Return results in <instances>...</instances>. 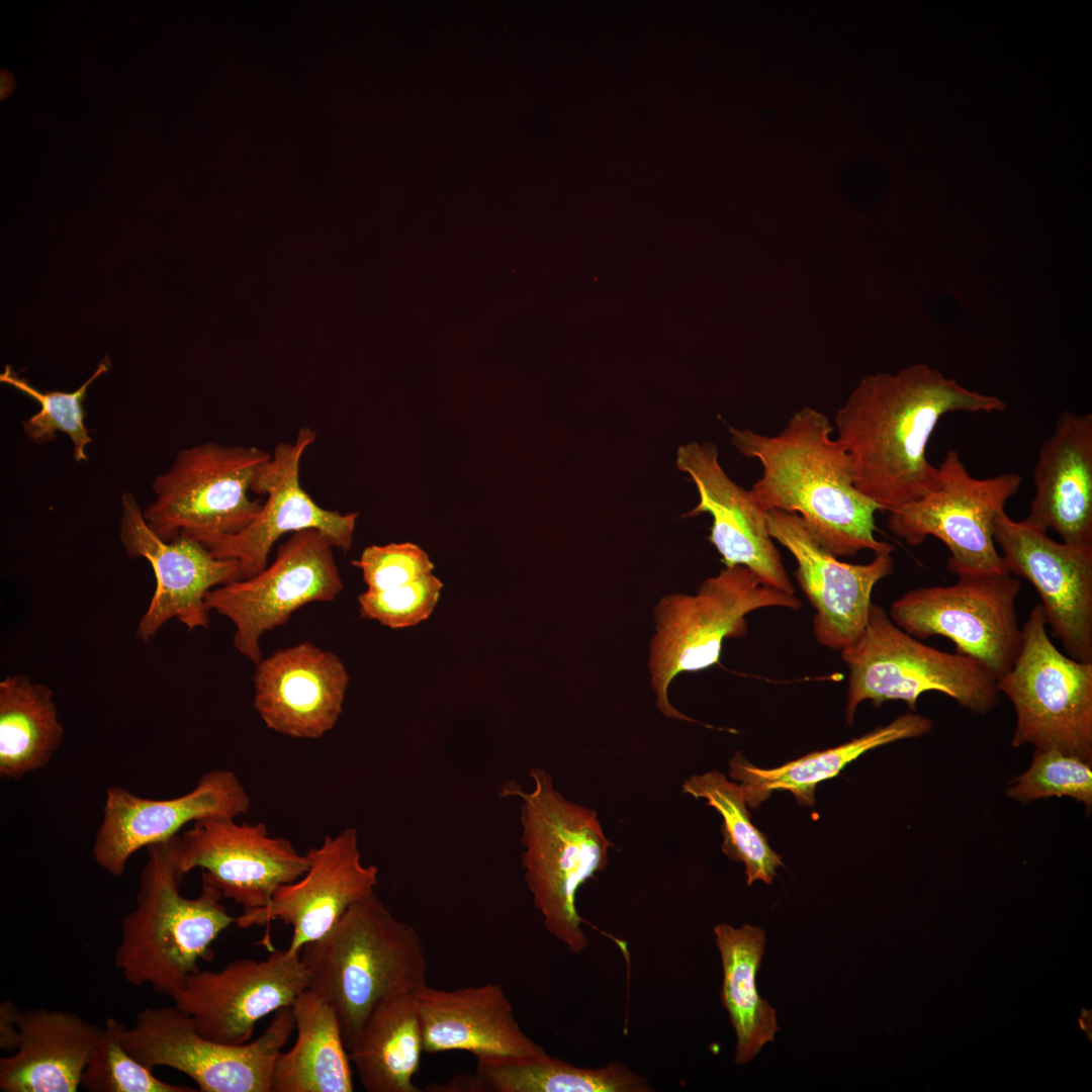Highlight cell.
<instances>
[{
    "label": "cell",
    "instance_id": "1",
    "mask_svg": "<svg viewBox=\"0 0 1092 1092\" xmlns=\"http://www.w3.org/2000/svg\"><path fill=\"white\" fill-rule=\"evenodd\" d=\"M1007 403L915 363L892 374L863 377L835 415L837 440L850 462L854 485L891 511L939 485L927 446L947 414L1003 412Z\"/></svg>",
    "mask_w": 1092,
    "mask_h": 1092
},
{
    "label": "cell",
    "instance_id": "2",
    "mask_svg": "<svg viewBox=\"0 0 1092 1092\" xmlns=\"http://www.w3.org/2000/svg\"><path fill=\"white\" fill-rule=\"evenodd\" d=\"M729 432L738 452L761 465L750 492L763 510L798 514L837 557L895 550L876 539L875 513L882 509L855 487L847 454L831 437L825 414L802 407L770 436L750 429Z\"/></svg>",
    "mask_w": 1092,
    "mask_h": 1092
},
{
    "label": "cell",
    "instance_id": "3",
    "mask_svg": "<svg viewBox=\"0 0 1092 1092\" xmlns=\"http://www.w3.org/2000/svg\"><path fill=\"white\" fill-rule=\"evenodd\" d=\"M300 959L307 988L336 1011L348 1051L378 1004L427 985L419 932L376 894L350 906L329 932L302 947Z\"/></svg>",
    "mask_w": 1092,
    "mask_h": 1092
},
{
    "label": "cell",
    "instance_id": "4",
    "mask_svg": "<svg viewBox=\"0 0 1092 1092\" xmlns=\"http://www.w3.org/2000/svg\"><path fill=\"white\" fill-rule=\"evenodd\" d=\"M136 904L121 920L114 965L132 986L151 985L172 996L199 961H210L218 935L236 923L219 890L202 882L200 895L180 893L179 834L149 845Z\"/></svg>",
    "mask_w": 1092,
    "mask_h": 1092
},
{
    "label": "cell",
    "instance_id": "5",
    "mask_svg": "<svg viewBox=\"0 0 1092 1092\" xmlns=\"http://www.w3.org/2000/svg\"><path fill=\"white\" fill-rule=\"evenodd\" d=\"M533 788L514 782L502 796L519 797L523 868L533 903L547 931L574 953L588 944L576 908L578 889L606 869L612 842L594 809L565 798L542 768L530 770Z\"/></svg>",
    "mask_w": 1092,
    "mask_h": 1092
},
{
    "label": "cell",
    "instance_id": "6",
    "mask_svg": "<svg viewBox=\"0 0 1092 1092\" xmlns=\"http://www.w3.org/2000/svg\"><path fill=\"white\" fill-rule=\"evenodd\" d=\"M795 596L765 584L742 565L725 566L705 579L694 595L669 594L653 608L654 633L648 669L655 703L663 716L696 722L668 699L673 679L720 661L723 642L747 633L746 616L765 608L799 610Z\"/></svg>",
    "mask_w": 1092,
    "mask_h": 1092
},
{
    "label": "cell",
    "instance_id": "7",
    "mask_svg": "<svg viewBox=\"0 0 1092 1092\" xmlns=\"http://www.w3.org/2000/svg\"><path fill=\"white\" fill-rule=\"evenodd\" d=\"M849 670L846 721L852 723L858 705L881 706L904 701L915 711L925 692H938L964 708L987 714L997 705L996 678L975 659L928 646L899 628L872 604L859 636L841 650Z\"/></svg>",
    "mask_w": 1092,
    "mask_h": 1092
},
{
    "label": "cell",
    "instance_id": "8",
    "mask_svg": "<svg viewBox=\"0 0 1092 1092\" xmlns=\"http://www.w3.org/2000/svg\"><path fill=\"white\" fill-rule=\"evenodd\" d=\"M1041 605L1021 629L1010 670L996 680L1016 714L1012 746L1055 748L1092 761V662L1062 653L1048 634Z\"/></svg>",
    "mask_w": 1092,
    "mask_h": 1092
},
{
    "label": "cell",
    "instance_id": "9",
    "mask_svg": "<svg viewBox=\"0 0 1092 1092\" xmlns=\"http://www.w3.org/2000/svg\"><path fill=\"white\" fill-rule=\"evenodd\" d=\"M270 456L254 446L214 442L180 450L152 482L155 497L143 511L146 522L165 541L243 530L261 509L249 490Z\"/></svg>",
    "mask_w": 1092,
    "mask_h": 1092
},
{
    "label": "cell",
    "instance_id": "10",
    "mask_svg": "<svg viewBox=\"0 0 1092 1092\" xmlns=\"http://www.w3.org/2000/svg\"><path fill=\"white\" fill-rule=\"evenodd\" d=\"M291 1007L279 1009L265 1031L243 1044L201 1034L176 1005L147 1007L125 1027L122 1041L143 1064L188 1076L201 1092H271L275 1061L294 1027Z\"/></svg>",
    "mask_w": 1092,
    "mask_h": 1092
},
{
    "label": "cell",
    "instance_id": "11",
    "mask_svg": "<svg viewBox=\"0 0 1092 1092\" xmlns=\"http://www.w3.org/2000/svg\"><path fill=\"white\" fill-rule=\"evenodd\" d=\"M937 468L938 487L889 511V531L912 546L929 536L939 539L949 551L947 569L958 577L1009 573L996 547L994 522L1018 491L1021 476L976 478L954 450L945 453Z\"/></svg>",
    "mask_w": 1092,
    "mask_h": 1092
},
{
    "label": "cell",
    "instance_id": "12",
    "mask_svg": "<svg viewBox=\"0 0 1092 1092\" xmlns=\"http://www.w3.org/2000/svg\"><path fill=\"white\" fill-rule=\"evenodd\" d=\"M1012 574L959 577L948 586L910 590L894 601L891 620L909 635L942 636L957 652L983 665L996 680L1007 673L1021 642Z\"/></svg>",
    "mask_w": 1092,
    "mask_h": 1092
},
{
    "label": "cell",
    "instance_id": "13",
    "mask_svg": "<svg viewBox=\"0 0 1092 1092\" xmlns=\"http://www.w3.org/2000/svg\"><path fill=\"white\" fill-rule=\"evenodd\" d=\"M330 538L304 530L278 546L272 564L258 574L210 589L205 596L214 610L235 625L233 644L257 664L262 659V635L283 626L291 615L310 603L335 600L343 581Z\"/></svg>",
    "mask_w": 1092,
    "mask_h": 1092
},
{
    "label": "cell",
    "instance_id": "14",
    "mask_svg": "<svg viewBox=\"0 0 1092 1092\" xmlns=\"http://www.w3.org/2000/svg\"><path fill=\"white\" fill-rule=\"evenodd\" d=\"M315 437L312 429L300 428L293 442L279 443L258 468L251 489L266 495V500L247 527L234 534L191 537L213 556L237 560L242 579L262 571L273 545L288 533L316 530L328 536L335 548H351L358 515L320 507L300 484L301 458Z\"/></svg>",
    "mask_w": 1092,
    "mask_h": 1092
},
{
    "label": "cell",
    "instance_id": "15",
    "mask_svg": "<svg viewBox=\"0 0 1092 1092\" xmlns=\"http://www.w3.org/2000/svg\"><path fill=\"white\" fill-rule=\"evenodd\" d=\"M307 985L300 952L286 948L262 961L242 959L219 971L199 970L171 998L204 1036L243 1044L262 1018L291 1007Z\"/></svg>",
    "mask_w": 1092,
    "mask_h": 1092
},
{
    "label": "cell",
    "instance_id": "16",
    "mask_svg": "<svg viewBox=\"0 0 1092 1092\" xmlns=\"http://www.w3.org/2000/svg\"><path fill=\"white\" fill-rule=\"evenodd\" d=\"M235 819L204 818L179 834V866L184 875L200 869L202 882L244 910L260 908L279 887L302 877L309 858L288 839L271 836L264 823Z\"/></svg>",
    "mask_w": 1092,
    "mask_h": 1092
},
{
    "label": "cell",
    "instance_id": "17",
    "mask_svg": "<svg viewBox=\"0 0 1092 1092\" xmlns=\"http://www.w3.org/2000/svg\"><path fill=\"white\" fill-rule=\"evenodd\" d=\"M994 540L1007 571L1035 587L1067 655L1092 662V546L1057 542L1005 511L995 519Z\"/></svg>",
    "mask_w": 1092,
    "mask_h": 1092
},
{
    "label": "cell",
    "instance_id": "18",
    "mask_svg": "<svg viewBox=\"0 0 1092 1092\" xmlns=\"http://www.w3.org/2000/svg\"><path fill=\"white\" fill-rule=\"evenodd\" d=\"M118 536L126 555L149 561L156 578L154 595L136 628L142 642H150L173 618L190 631L207 628L206 594L242 579L237 560L213 556L199 541L188 536L161 539L129 491L121 495Z\"/></svg>",
    "mask_w": 1092,
    "mask_h": 1092
},
{
    "label": "cell",
    "instance_id": "19",
    "mask_svg": "<svg viewBox=\"0 0 1092 1092\" xmlns=\"http://www.w3.org/2000/svg\"><path fill=\"white\" fill-rule=\"evenodd\" d=\"M767 522L771 538L796 560L795 577L815 610L817 642L841 651L863 630L875 585L893 573L892 552L875 554L866 564H851L826 549L798 514L771 510Z\"/></svg>",
    "mask_w": 1092,
    "mask_h": 1092
},
{
    "label": "cell",
    "instance_id": "20",
    "mask_svg": "<svg viewBox=\"0 0 1092 1092\" xmlns=\"http://www.w3.org/2000/svg\"><path fill=\"white\" fill-rule=\"evenodd\" d=\"M250 805L242 782L228 769L203 774L191 791L172 799H147L121 787H108L92 848L94 860L109 875L121 877L129 857L142 847L178 835L191 822L214 816L237 818L248 813Z\"/></svg>",
    "mask_w": 1092,
    "mask_h": 1092
},
{
    "label": "cell",
    "instance_id": "21",
    "mask_svg": "<svg viewBox=\"0 0 1092 1092\" xmlns=\"http://www.w3.org/2000/svg\"><path fill=\"white\" fill-rule=\"evenodd\" d=\"M306 854L309 867L305 874L279 887L267 905L244 910L236 917L238 927L282 921L292 927L287 948L300 952L305 944L329 932L350 906L375 894L378 869L363 863L354 827L326 836Z\"/></svg>",
    "mask_w": 1092,
    "mask_h": 1092
},
{
    "label": "cell",
    "instance_id": "22",
    "mask_svg": "<svg viewBox=\"0 0 1092 1092\" xmlns=\"http://www.w3.org/2000/svg\"><path fill=\"white\" fill-rule=\"evenodd\" d=\"M677 468L694 482L698 505L690 517L709 514V540L725 566L742 565L765 584L795 595L781 554L769 535L767 514L750 490L734 482L718 460V450L708 442L682 445L676 453Z\"/></svg>",
    "mask_w": 1092,
    "mask_h": 1092
},
{
    "label": "cell",
    "instance_id": "23",
    "mask_svg": "<svg viewBox=\"0 0 1092 1092\" xmlns=\"http://www.w3.org/2000/svg\"><path fill=\"white\" fill-rule=\"evenodd\" d=\"M253 681L254 708L267 728L317 739L343 712L349 673L336 653L301 642L262 658Z\"/></svg>",
    "mask_w": 1092,
    "mask_h": 1092
},
{
    "label": "cell",
    "instance_id": "24",
    "mask_svg": "<svg viewBox=\"0 0 1092 1092\" xmlns=\"http://www.w3.org/2000/svg\"><path fill=\"white\" fill-rule=\"evenodd\" d=\"M424 1052L463 1051L476 1059H533L547 1055L515 1018L494 983L453 990L423 986L415 993Z\"/></svg>",
    "mask_w": 1092,
    "mask_h": 1092
},
{
    "label": "cell",
    "instance_id": "25",
    "mask_svg": "<svg viewBox=\"0 0 1092 1092\" xmlns=\"http://www.w3.org/2000/svg\"><path fill=\"white\" fill-rule=\"evenodd\" d=\"M1035 493L1021 521L1062 542L1092 546V414L1064 411L1039 448Z\"/></svg>",
    "mask_w": 1092,
    "mask_h": 1092
},
{
    "label": "cell",
    "instance_id": "26",
    "mask_svg": "<svg viewBox=\"0 0 1092 1092\" xmlns=\"http://www.w3.org/2000/svg\"><path fill=\"white\" fill-rule=\"evenodd\" d=\"M102 1028L76 1013L47 1008L22 1011L19 1041L0 1058L2 1092H76Z\"/></svg>",
    "mask_w": 1092,
    "mask_h": 1092
},
{
    "label": "cell",
    "instance_id": "27",
    "mask_svg": "<svg viewBox=\"0 0 1092 1092\" xmlns=\"http://www.w3.org/2000/svg\"><path fill=\"white\" fill-rule=\"evenodd\" d=\"M293 1046L275 1061L271 1092H352L351 1059L334 1008L305 989L291 1006Z\"/></svg>",
    "mask_w": 1092,
    "mask_h": 1092
},
{
    "label": "cell",
    "instance_id": "28",
    "mask_svg": "<svg viewBox=\"0 0 1092 1092\" xmlns=\"http://www.w3.org/2000/svg\"><path fill=\"white\" fill-rule=\"evenodd\" d=\"M931 727L930 719L908 712L849 742L809 753L770 769L756 767L736 753L729 762L730 776L741 782L746 803L751 808L760 805L778 790L789 791L799 804L811 806L817 785L837 776L864 752L891 742L924 735Z\"/></svg>",
    "mask_w": 1092,
    "mask_h": 1092
},
{
    "label": "cell",
    "instance_id": "29",
    "mask_svg": "<svg viewBox=\"0 0 1092 1092\" xmlns=\"http://www.w3.org/2000/svg\"><path fill=\"white\" fill-rule=\"evenodd\" d=\"M714 933L723 969L721 1003L736 1035L734 1061L745 1065L775 1039L780 1029L776 1009L756 987L766 936L762 928L749 924L736 928L720 923Z\"/></svg>",
    "mask_w": 1092,
    "mask_h": 1092
},
{
    "label": "cell",
    "instance_id": "30",
    "mask_svg": "<svg viewBox=\"0 0 1092 1092\" xmlns=\"http://www.w3.org/2000/svg\"><path fill=\"white\" fill-rule=\"evenodd\" d=\"M424 1052L415 993L378 1004L349 1050L368 1092H419L414 1083Z\"/></svg>",
    "mask_w": 1092,
    "mask_h": 1092
},
{
    "label": "cell",
    "instance_id": "31",
    "mask_svg": "<svg viewBox=\"0 0 1092 1092\" xmlns=\"http://www.w3.org/2000/svg\"><path fill=\"white\" fill-rule=\"evenodd\" d=\"M475 1073L448 1083L468 1092H649L648 1080L626 1065L577 1067L548 1054L533 1059H476Z\"/></svg>",
    "mask_w": 1092,
    "mask_h": 1092
},
{
    "label": "cell",
    "instance_id": "32",
    "mask_svg": "<svg viewBox=\"0 0 1092 1092\" xmlns=\"http://www.w3.org/2000/svg\"><path fill=\"white\" fill-rule=\"evenodd\" d=\"M64 728L54 693L16 674L0 681V777L20 780L44 767L59 749Z\"/></svg>",
    "mask_w": 1092,
    "mask_h": 1092
},
{
    "label": "cell",
    "instance_id": "33",
    "mask_svg": "<svg viewBox=\"0 0 1092 1092\" xmlns=\"http://www.w3.org/2000/svg\"><path fill=\"white\" fill-rule=\"evenodd\" d=\"M682 792L706 799L707 804L722 816V851L729 859L743 862L747 885L755 881L771 884L777 868L783 864L781 856L769 847L764 834L751 823L740 785L717 770H711L687 779Z\"/></svg>",
    "mask_w": 1092,
    "mask_h": 1092
},
{
    "label": "cell",
    "instance_id": "34",
    "mask_svg": "<svg viewBox=\"0 0 1092 1092\" xmlns=\"http://www.w3.org/2000/svg\"><path fill=\"white\" fill-rule=\"evenodd\" d=\"M108 356L98 364L94 373L75 391H41L20 377L10 365H6L0 374V381L13 386L25 395L37 401L39 411L23 420L21 426L26 438L37 445L47 444L56 438L57 432L65 433L73 443L74 459L77 462L88 461L87 447L92 443L85 425L83 406L89 386L103 373L109 371Z\"/></svg>",
    "mask_w": 1092,
    "mask_h": 1092
},
{
    "label": "cell",
    "instance_id": "35",
    "mask_svg": "<svg viewBox=\"0 0 1092 1092\" xmlns=\"http://www.w3.org/2000/svg\"><path fill=\"white\" fill-rule=\"evenodd\" d=\"M125 1025L109 1017L89 1054L81 1087L90 1092H194L188 1085L158 1078L122 1041Z\"/></svg>",
    "mask_w": 1092,
    "mask_h": 1092
},
{
    "label": "cell",
    "instance_id": "36",
    "mask_svg": "<svg viewBox=\"0 0 1092 1092\" xmlns=\"http://www.w3.org/2000/svg\"><path fill=\"white\" fill-rule=\"evenodd\" d=\"M1006 794L1020 803L1069 797L1092 809V767L1081 757L1059 749H1035L1028 769L1009 782Z\"/></svg>",
    "mask_w": 1092,
    "mask_h": 1092
},
{
    "label": "cell",
    "instance_id": "37",
    "mask_svg": "<svg viewBox=\"0 0 1092 1092\" xmlns=\"http://www.w3.org/2000/svg\"><path fill=\"white\" fill-rule=\"evenodd\" d=\"M442 588L443 582L432 572L398 587L366 590L358 597L360 614L391 629L412 627L431 616Z\"/></svg>",
    "mask_w": 1092,
    "mask_h": 1092
},
{
    "label": "cell",
    "instance_id": "38",
    "mask_svg": "<svg viewBox=\"0 0 1092 1092\" xmlns=\"http://www.w3.org/2000/svg\"><path fill=\"white\" fill-rule=\"evenodd\" d=\"M352 564L359 568L367 590L381 592L411 583L433 572L429 555L411 542L366 547Z\"/></svg>",
    "mask_w": 1092,
    "mask_h": 1092
},
{
    "label": "cell",
    "instance_id": "39",
    "mask_svg": "<svg viewBox=\"0 0 1092 1092\" xmlns=\"http://www.w3.org/2000/svg\"><path fill=\"white\" fill-rule=\"evenodd\" d=\"M22 1011L11 1000L0 1004V1049L13 1053L19 1041V1020Z\"/></svg>",
    "mask_w": 1092,
    "mask_h": 1092
},
{
    "label": "cell",
    "instance_id": "40",
    "mask_svg": "<svg viewBox=\"0 0 1092 1092\" xmlns=\"http://www.w3.org/2000/svg\"><path fill=\"white\" fill-rule=\"evenodd\" d=\"M8 83L11 84V79L9 78V76L2 75V78H1V92L2 93L7 91V87L10 86V85H8Z\"/></svg>",
    "mask_w": 1092,
    "mask_h": 1092
}]
</instances>
